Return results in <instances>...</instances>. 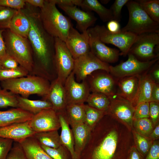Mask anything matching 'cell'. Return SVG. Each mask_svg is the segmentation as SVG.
I'll use <instances>...</instances> for the list:
<instances>
[{"instance_id": "1", "label": "cell", "mask_w": 159, "mask_h": 159, "mask_svg": "<svg viewBox=\"0 0 159 159\" xmlns=\"http://www.w3.org/2000/svg\"><path fill=\"white\" fill-rule=\"evenodd\" d=\"M133 143L132 130L106 114L91 130L83 151H89L90 159H127Z\"/></svg>"}, {"instance_id": "2", "label": "cell", "mask_w": 159, "mask_h": 159, "mask_svg": "<svg viewBox=\"0 0 159 159\" xmlns=\"http://www.w3.org/2000/svg\"><path fill=\"white\" fill-rule=\"evenodd\" d=\"M39 9L26 3L22 9L30 23L27 38L32 48L34 62L30 74L52 81L56 78L54 72H56L54 62L55 38L44 28L39 17Z\"/></svg>"}, {"instance_id": "3", "label": "cell", "mask_w": 159, "mask_h": 159, "mask_svg": "<svg viewBox=\"0 0 159 159\" xmlns=\"http://www.w3.org/2000/svg\"><path fill=\"white\" fill-rule=\"evenodd\" d=\"M54 0H45L44 6L39 9V15L43 26L54 38L64 42L71 27L69 19L57 8Z\"/></svg>"}, {"instance_id": "4", "label": "cell", "mask_w": 159, "mask_h": 159, "mask_svg": "<svg viewBox=\"0 0 159 159\" xmlns=\"http://www.w3.org/2000/svg\"><path fill=\"white\" fill-rule=\"evenodd\" d=\"M48 80L40 76L29 74L21 77L2 81L1 87L12 93L25 98L37 95L45 97L47 95L50 83Z\"/></svg>"}, {"instance_id": "5", "label": "cell", "mask_w": 159, "mask_h": 159, "mask_svg": "<svg viewBox=\"0 0 159 159\" xmlns=\"http://www.w3.org/2000/svg\"><path fill=\"white\" fill-rule=\"evenodd\" d=\"M3 35L6 53L31 74L34 62L32 49L28 39L14 33L9 29L4 30Z\"/></svg>"}, {"instance_id": "6", "label": "cell", "mask_w": 159, "mask_h": 159, "mask_svg": "<svg viewBox=\"0 0 159 159\" xmlns=\"http://www.w3.org/2000/svg\"><path fill=\"white\" fill-rule=\"evenodd\" d=\"M129 12L127 24L121 29L137 35L150 32H159V23L153 20L135 0H129L125 4Z\"/></svg>"}, {"instance_id": "7", "label": "cell", "mask_w": 159, "mask_h": 159, "mask_svg": "<svg viewBox=\"0 0 159 159\" xmlns=\"http://www.w3.org/2000/svg\"><path fill=\"white\" fill-rule=\"evenodd\" d=\"M88 30L105 44H111L119 49L120 55H126L135 42L137 35L130 32L120 31L112 33L104 26L97 25Z\"/></svg>"}, {"instance_id": "8", "label": "cell", "mask_w": 159, "mask_h": 159, "mask_svg": "<svg viewBox=\"0 0 159 159\" xmlns=\"http://www.w3.org/2000/svg\"><path fill=\"white\" fill-rule=\"evenodd\" d=\"M159 32H150L137 35L128 53L139 60L148 61L158 58Z\"/></svg>"}, {"instance_id": "9", "label": "cell", "mask_w": 159, "mask_h": 159, "mask_svg": "<svg viewBox=\"0 0 159 159\" xmlns=\"http://www.w3.org/2000/svg\"><path fill=\"white\" fill-rule=\"evenodd\" d=\"M127 55L128 58L125 61L114 66L110 65L109 72L111 75L119 79L140 75L148 70L158 60V58H157L149 61H142L130 53H128Z\"/></svg>"}, {"instance_id": "10", "label": "cell", "mask_w": 159, "mask_h": 159, "mask_svg": "<svg viewBox=\"0 0 159 159\" xmlns=\"http://www.w3.org/2000/svg\"><path fill=\"white\" fill-rule=\"evenodd\" d=\"M110 65L98 59L90 51L74 59L73 70L76 81L81 82L94 72L99 70L109 73Z\"/></svg>"}, {"instance_id": "11", "label": "cell", "mask_w": 159, "mask_h": 159, "mask_svg": "<svg viewBox=\"0 0 159 159\" xmlns=\"http://www.w3.org/2000/svg\"><path fill=\"white\" fill-rule=\"evenodd\" d=\"M74 62V59L65 42L58 38H55L54 67L57 77L63 85L73 71Z\"/></svg>"}, {"instance_id": "12", "label": "cell", "mask_w": 159, "mask_h": 159, "mask_svg": "<svg viewBox=\"0 0 159 159\" xmlns=\"http://www.w3.org/2000/svg\"><path fill=\"white\" fill-rule=\"evenodd\" d=\"M109 97L110 104L106 114L122 123L132 130L135 107L116 93Z\"/></svg>"}, {"instance_id": "13", "label": "cell", "mask_w": 159, "mask_h": 159, "mask_svg": "<svg viewBox=\"0 0 159 159\" xmlns=\"http://www.w3.org/2000/svg\"><path fill=\"white\" fill-rule=\"evenodd\" d=\"M64 86L67 105L84 103L90 93V88L86 80L81 82H77L73 71L66 79Z\"/></svg>"}, {"instance_id": "14", "label": "cell", "mask_w": 159, "mask_h": 159, "mask_svg": "<svg viewBox=\"0 0 159 159\" xmlns=\"http://www.w3.org/2000/svg\"><path fill=\"white\" fill-rule=\"evenodd\" d=\"M29 122L30 127L35 133L58 130L60 128L58 114L52 108L44 110L34 115Z\"/></svg>"}, {"instance_id": "15", "label": "cell", "mask_w": 159, "mask_h": 159, "mask_svg": "<svg viewBox=\"0 0 159 159\" xmlns=\"http://www.w3.org/2000/svg\"><path fill=\"white\" fill-rule=\"evenodd\" d=\"M64 42L74 59L90 52L87 31L80 33L72 26Z\"/></svg>"}, {"instance_id": "16", "label": "cell", "mask_w": 159, "mask_h": 159, "mask_svg": "<svg viewBox=\"0 0 159 159\" xmlns=\"http://www.w3.org/2000/svg\"><path fill=\"white\" fill-rule=\"evenodd\" d=\"M86 80L92 92L100 93L109 97L116 94L115 81L112 76L106 71L92 73Z\"/></svg>"}, {"instance_id": "17", "label": "cell", "mask_w": 159, "mask_h": 159, "mask_svg": "<svg viewBox=\"0 0 159 159\" xmlns=\"http://www.w3.org/2000/svg\"><path fill=\"white\" fill-rule=\"evenodd\" d=\"M89 37L90 51L102 61L109 64L117 62L119 50L109 47L92 32L87 30Z\"/></svg>"}, {"instance_id": "18", "label": "cell", "mask_w": 159, "mask_h": 159, "mask_svg": "<svg viewBox=\"0 0 159 159\" xmlns=\"http://www.w3.org/2000/svg\"><path fill=\"white\" fill-rule=\"evenodd\" d=\"M58 6L77 23L76 27L81 32H87L94 24L97 18L90 11H85L76 6L58 5Z\"/></svg>"}, {"instance_id": "19", "label": "cell", "mask_w": 159, "mask_h": 159, "mask_svg": "<svg viewBox=\"0 0 159 159\" xmlns=\"http://www.w3.org/2000/svg\"><path fill=\"white\" fill-rule=\"evenodd\" d=\"M35 133L30 127L29 121L0 127V137L11 139L19 143L34 136Z\"/></svg>"}, {"instance_id": "20", "label": "cell", "mask_w": 159, "mask_h": 159, "mask_svg": "<svg viewBox=\"0 0 159 159\" xmlns=\"http://www.w3.org/2000/svg\"><path fill=\"white\" fill-rule=\"evenodd\" d=\"M43 100L50 102L56 112L65 109L67 104L64 87L58 78L52 81L48 93Z\"/></svg>"}, {"instance_id": "21", "label": "cell", "mask_w": 159, "mask_h": 159, "mask_svg": "<svg viewBox=\"0 0 159 159\" xmlns=\"http://www.w3.org/2000/svg\"><path fill=\"white\" fill-rule=\"evenodd\" d=\"M140 75L120 78L118 83V90L116 94L129 101L135 107L136 106Z\"/></svg>"}, {"instance_id": "22", "label": "cell", "mask_w": 159, "mask_h": 159, "mask_svg": "<svg viewBox=\"0 0 159 159\" xmlns=\"http://www.w3.org/2000/svg\"><path fill=\"white\" fill-rule=\"evenodd\" d=\"M57 112L59 118L61 129L60 138L62 145L69 152L72 159H76L73 135L72 130L69 127L66 110Z\"/></svg>"}, {"instance_id": "23", "label": "cell", "mask_w": 159, "mask_h": 159, "mask_svg": "<svg viewBox=\"0 0 159 159\" xmlns=\"http://www.w3.org/2000/svg\"><path fill=\"white\" fill-rule=\"evenodd\" d=\"M34 115L20 108L0 111V127L30 120Z\"/></svg>"}, {"instance_id": "24", "label": "cell", "mask_w": 159, "mask_h": 159, "mask_svg": "<svg viewBox=\"0 0 159 159\" xmlns=\"http://www.w3.org/2000/svg\"><path fill=\"white\" fill-rule=\"evenodd\" d=\"M72 127L76 159H80L81 153L89 139L91 130L85 123Z\"/></svg>"}, {"instance_id": "25", "label": "cell", "mask_w": 159, "mask_h": 159, "mask_svg": "<svg viewBox=\"0 0 159 159\" xmlns=\"http://www.w3.org/2000/svg\"><path fill=\"white\" fill-rule=\"evenodd\" d=\"M30 27V20L22 9L17 10L14 14L9 29L16 34L27 38Z\"/></svg>"}, {"instance_id": "26", "label": "cell", "mask_w": 159, "mask_h": 159, "mask_svg": "<svg viewBox=\"0 0 159 159\" xmlns=\"http://www.w3.org/2000/svg\"><path fill=\"white\" fill-rule=\"evenodd\" d=\"M28 159H53L42 148L34 136L20 143Z\"/></svg>"}, {"instance_id": "27", "label": "cell", "mask_w": 159, "mask_h": 159, "mask_svg": "<svg viewBox=\"0 0 159 159\" xmlns=\"http://www.w3.org/2000/svg\"><path fill=\"white\" fill-rule=\"evenodd\" d=\"M155 82L150 74L140 75L136 106L141 102H151L152 92Z\"/></svg>"}, {"instance_id": "28", "label": "cell", "mask_w": 159, "mask_h": 159, "mask_svg": "<svg viewBox=\"0 0 159 159\" xmlns=\"http://www.w3.org/2000/svg\"><path fill=\"white\" fill-rule=\"evenodd\" d=\"M18 107L33 115L42 110L52 108L50 102L47 100H33L18 95Z\"/></svg>"}, {"instance_id": "29", "label": "cell", "mask_w": 159, "mask_h": 159, "mask_svg": "<svg viewBox=\"0 0 159 159\" xmlns=\"http://www.w3.org/2000/svg\"><path fill=\"white\" fill-rule=\"evenodd\" d=\"M80 6L87 11H95L104 22L113 19L110 9L105 7L97 0H82Z\"/></svg>"}, {"instance_id": "30", "label": "cell", "mask_w": 159, "mask_h": 159, "mask_svg": "<svg viewBox=\"0 0 159 159\" xmlns=\"http://www.w3.org/2000/svg\"><path fill=\"white\" fill-rule=\"evenodd\" d=\"M84 103L71 104L67 105L66 111L69 125L71 127L84 123L85 111Z\"/></svg>"}, {"instance_id": "31", "label": "cell", "mask_w": 159, "mask_h": 159, "mask_svg": "<svg viewBox=\"0 0 159 159\" xmlns=\"http://www.w3.org/2000/svg\"><path fill=\"white\" fill-rule=\"evenodd\" d=\"M34 136L41 145L54 148L62 145L58 130L36 133Z\"/></svg>"}, {"instance_id": "32", "label": "cell", "mask_w": 159, "mask_h": 159, "mask_svg": "<svg viewBox=\"0 0 159 159\" xmlns=\"http://www.w3.org/2000/svg\"><path fill=\"white\" fill-rule=\"evenodd\" d=\"M86 102L90 106L106 112L110 104V99L109 96L104 94L92 92L89 95Z\"/></svg>"}, {"instance_id": "33", "label": "cell", "mask_w": 159, "mask_h": 159, "mask_svg": "<svg viewBox=\"0 0 159 159\" xmlns=\"http://www.w3.org/2000/svg\"><path fill=\"white\" fill-rule=\"evenodd\" d=\"M85 121L84 123L91 130L105 115L106 112L99 110L85 104Z\"/></svg>"}, {"instance_id": "34", "label": "cell", "mask_w": 159, "mask_h": 159, "mask_svg": "<svg viewBox=\"0 0 159 159\" xmlns=\"http://www.w3.org/2000/svg\"><path fill=\"white\" fill-rule=\"evenodd\" d=\"M154 21L159 23V0H135Z\"/></svg>"}, {"instance_id": "35", "label": "cell", "mask_w": 159, "mask_h": 159, "mask_svg": "<svg viewBox=\"0 0 159 159\" xmlns=\"http://www.w3.org/2000/svg\"><path fill=\"white\" fill-rule=\"evenodd\" d=\"M154 127L150 119L143 118L134 120L132 129L139 134L148 138L153 131Z\"/></svg>"}, {"instance_id": "36", "label": "cell", "mask_w": 159, "mask_h": 159, "mask_svg": "<svg viewBox=\"0 0 159 159\" xmlns=\"http://www.w3.org/2000/svg\"><path fill=\"white\" fill-rule=\"evenodd\" d=\"M135 146L143 157L144 158L147 155L152 143L149 138L136 132L132 129Z\"/></svg>"}, {"instance_id": "37", "label": "cell", "mask_w": 159, "mask_h": 159, "mask_svg": "<svg viewBox=\"0 0 159 159\" xmlns=\"http://www.w3.org/2000/svg\"><path fill=\"white\" fill-rule=\"evenodd\" d=\"M18 95L0 86V108L18 107Z\"/></svg>"}, {"instance_id": "38", "label": "cell", "mask_w": 159, "mask_h": 159, "mask_svg": "<svg viewBox=\"0 0 159 159\" xmlns=\"http://www.w3.org/2000/svg\"><path fill=\"white\" fill-rule=\"evenodd\" d=\"M29 74L25 69L19 65L16 69L4 68L0 65V82L24 76Z\"/></svg>"}, {"instance_id": "39", "label": "cell", "mask_w": 159, "mask_h": 159, "mask_svg": "<svg viewBox=\"0 0 159 159\" xmlns=\"http://www.w3.org/2000/svg\"><path fill=\"white\" fill-rule=\"evenodd\" d=\"M17 11L0 6V29H9L11 19Z\"/></svg>"}, {"instance_id": "40", "label": "cell", "mask_w": 159, "mask_h": 159, "mask_svg": "<svg viewBox=\"0 0 159 159\" xmlns=\"http://www.w3.org/2000/svg\"><path fill=\"white\" fill-rule=\"evenodd\" d=\"M40 145L43 150L53 159H66L65 152L67 150L62 145L56 148Z\"/></svg>"}, {"instance_id": "41", "label": "cell", "mask_w": 159, "mask_h": 159, "mask_svg": "<svg viewBox=\"0 0 159 159\" xmlns=\"http://www.w3.org/2000/svg\"><path fill=\"white\" fill-rule=\"evenodd\" d=\"M14 142L6 159H28L20 143Z\"/></svg>"}, {"instance_id": "42", "label": "cell", "mask_w": 159, "mask_h": 159, "mask_svg": "<svg viewBox=\"0 0 159 159\" xmlns=\"http://www.w3.org/2000/svg\"><path fill=\"white\" fill-rule=\"evenodd\" d=\"M149 117V102H142L137 104L135 107L134 120Z\"/></svg>"}, {"instance_id": "43", "label": "cell", "mask_w": 159, "mask_h": 159, "mask_svg": "<svg viewBox=\"0 0 159 159\" xmlns=\"http://www.w3.org/2000/svg\"><path fill=\"white\" fill-rule=\"evenodd\" d=\"M129 0H115L110 9L112 13L114 20L119 22L122 18L121 11L123 6Z\"/></svg>"}, {"instance_id": "44", "label": "cell", "mask_w": 159, "mask_h": 159, "mask_svg": "<svg viewBox=\"0 0 159 159\" xmlns=\"http://www.w3.org/2000/svg\"><path fill=\"white\" fill-rule=\"evenodd\" d=\"M14 142L11 139L0 137V159H6Z\"/></svg>"}, {"instance_id": "45", "label": "cell", "mask_w": 159, "mask_h": 159, "mask_svg": "<svg viewBox=\"0 0 159 159\" xmlns=\"http://www.w3.org/2000/svg\"><path fill=\"white\" fill-rule=\"evenodd\" d=\"M0 65L4 68L10 69H16L19 66L18 62L6 53L0 58Z\"/></svg>"}, {"instance_id": "46", "label": "cell", "mask_w": 159, "mask_h": 159, "mask_svg": "<svg viewBox=\"0 0 159 159\" xmlns=\"http://www.w3.org/2000/svg\"><path fill=\"white\" fill-rule=\"evenodd\" d=\"M25 5L24 0H0V6L17 10L24 9Z\"/></svg>"}, {"instance_id": "47", "label": "cell", "mask_w": 159, "mask_h": 159, "mask_svg": "<svg viewBox=\"0 0 159 159\" xmlns=\"http://www.w3.org/2000/svg\"><path fill=\"white\" fill-rule=\"evenodd\" d=\"M150 117L154 126L158 123L159 117V103L150 102H149Z\"/></svg>"}, {"instance_id": "48", "label": "cell", "mask_w": 159, "mask_h": 159, "mask_svg": "<svg viewBox=\"0 0 159 159\" xmlns=\"http://www.w3.org/2000/svg\"><path fill=\"white\" fill-rule=\"evenodd\" d=\"M144 159H159V144L158 141L152 143Z\"/></svg>"}, {"instance_id": "49", "label": "cell", "mask_w": 159, "mask_h": 159, "mask_svg": "<svg viewBox=\"0 0 159 159\" xmlns=\"http://www.w3.org/2000/svg\"><path fill=\"white\" fill-rule=\"evenodd\" d=\"M106 28L109 31L112 33L118 32L121 30L119 22L114 19L107 22Z\"/></svg>"}, {"instance_id": "50", "label": "cell", "mask_w": 159, "mask_h": 159, "mask_svg": "<svg viewBox=\"0 0 159 159\" xmlns=\"http://www.w3.org/2000/svg\"><path fill=\"white\" fill-rule=\"evenodd\" d=\"M56 5L80 6L82 0H54Z\"/></svg>"}, {"instance_id": "51", "label": "cell", "mask_w": 159, "mask_h": 159, "mask_svg": "<svg viewBox=\"0 0 159 159\" xmlns=\"http://www.w3.org/2000/svg\"><path fill=\"white\" fill-rule=\"evenodd\" d=\"M127 159H144L138 150L135 145L131 148Z\"/></svg>"}, {"instance_id": "52", "label": "cell", "mask_w": 159, "mask_h": 159, "mask_svg": "<svg viewBox=\"0 0 159 159\" xmlns=\"http://www.w3.org/2000/svg\"><path fill=\"white\" fill-rule=\"evenodd\" d=\"M151 102H159V85L156 82L154 84L152 89Z\"/></svg>"}, {"instance_id": "53", "label": "cell", "mask_w": 159, "mask_h": 159, "mask_svg": "<svg viewBox=\"0 0 159 159\" xmlns=\"http://www.w3.org/2000/svg\"><path fill=\"white\" fill-rule=\"evenodd\" d=\"M25 2L35 7L41 9L44 5L45 0H24Z\"/></svg>"}, {"instance_id": "54", "label": "cell", "mask_w": 159, "mask_h": 159, "mask_svg": "<svg viewBox=\"0 0 159 159\" xmlns=\"http://www.w3.org/2000/svg\"><path fill=\"white\" fill-rule=\"evenodd\" d=\"M4 30L0 29V58L6 54V46L3 35Z\"/></svg>"}, {"instance_id": "55", "label": "cell", "mask_w": 159, "mask_h": 159, "mask_svg": "<svg viewBox=\"0 0 159 159\" xmlns=\"http://www.w3.org/2000/svg\"><path fill=\"white\" fill-rule=\"evenodd\" d=\"M159 137V125L158 122L154 127L149 138L151 141L158 139Z\"/></svg>"}, {"instance_id": "56", "label": "cell", "mask_w": 159, "mask_h": 159, "mask_svg": "<svg viewBox=\"0 0 159 159\" xmlns=\"http://www.w3.org/2000/svg\"><path fill=\"white\" fill-rule=\"evenodd\" d=\"M155 69L152 71L151 75L152 77L155 80V82L158 83L159 81V69L158 65L156 64L154 66Z\"/></svg>"}, {"instance_id": "57", "label": "cell", "mask_w": 159, "mask_h": 159, "mask_svg": "<svg viewBox=\"0 0 159 159\" xmlns=\"http://www.w3.org/2000/svg\"><path fill=\"white\" fill-rule=\"evenodd\" d=\"M110 0H100V2L101 4H107L108 3Z\"/></svg>"}]
</instances>
